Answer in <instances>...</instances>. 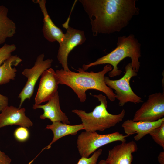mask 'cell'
I'll use <instances>...</instances> for the list:
<instances>
[{"mask_svg":"<svg viewBox=\"0 0 164 164\" xmlns=\"http://www.w3.org/2000/svg\"><path fill=\"white\" fill-rule=\"evenodd\" d=\"M136 0H80L90 20L93 35L119 32L139 13Z\"/></svg>","mask_w":164,"mask_h":164,"instance_id":"1","label":"cell"},{"mask_svg":"<svg viewBox=\"0 0 164 164\" xmlns=\"http://www.w3.org/2000/svg\"><path fill=\"white\" fill-rule=\"evenodd\" d=\"M109 64L105 65L103 70L98 72L85 71L82 68L66 71L63 69L56 71L59 84L65 85L70 88L76 94L80 102H84L86 99V92L88 90H96L104 93L111 101H114L116 96L113 90L108 86L104 82L105 75L112 70Z\"/></svg>","mask_w":164,"mask_h":164,"instance_id":"2","label":"cell"},{"mask_svg":"<svg viewBox=\"0 0 164 164\" xmlns=\"http://www.w3.org/2000/svg\"><path fill=\"white\" fill-rule=\"evenodd\" d=\"M141 57V44L133 34L128 36H124L118 37L117 46L112 51L101 57L94 62L88 64H83L82 69L86 71L91 67L99 65L107 64L113 67L108 72L110 77L119 76L122 72L118 67V64L126 57H130L132 60V67L137 73L139 70Z\"/></svg>","mask_w":164,"mask_h":164,"instance_id":"3","label":"cell"},{"mask_svg":"<svg viewBox=\"0 0 164 164\" xmlns=\"http://www.w3.org/2000/svg\"><path fill=\"white\" fill-rule=\"evenodd\" d=\"M93 96L97 98L100 104L92 112L87 113L85 111L78 109L72 111L80 118L84 130L87 132L103 131L115 126L122 121L125 115L124 109L118 114H111L107 109L108 102L106 96L102 94Z\"/></svg>","mask_w":164,"mask_h":164,"instance_id":"4","label":"cell"},{"mask_svg":"<svg viewBox=\"0 0 164 164\" xmlns=\"http://www.w3.org/2000/svg\"><path fill=\"white\" fill-rule=\"evenodd\" d=\"M128 136L123 135L119 132L106 134H100L96 132H85L80 134L77 138V148L81 157L89 156L100 147L113 142L126 141Z\"/></svg>","mask_w":164,"mask_h":164,"instance_id":"5","label":"cell"},{"mask_svg":"<svg viewBox=\"0 0 164 164\" xmlns=\"http://www.w3.org/2000/svg\"><path fill=\"white\" fill-rule=\"evenodd\" d=\"M125 74L118 80H111L108 77L105 76L104 80L106 84L115 90L116 98L119 101L120 106H123L128 102L135 104L142 102V98L134 92L130 85V79L136 76L137 73L133 69L131 63L125 66Z\"/></svg>","mask_w":164,"mask_h":164,"instance_id":"6","label":"cell"},{"mask_svg":"<svg viewBox=\"0 0 164 164\" xmlns=\"http://www.w3.org/2000/svg\"><path fill=\"white\" fill-rule=\"evenodd\" d=\"M44 53L40 54L37 57L33 66L30 68L25 69L22 72V74L27 78V80L18 96L20 100L19 108L26 100L30 99L39 78L44 71L51 66L53 60L48 59L44 60Z\"/></svg>","mask_w":164,"mask_h":164,"instance_id":"7","label":"cell"},{"mask_svg":"<svg viewBox=\"0 0 164 164\" xmlns=\"http://www.w3.org/2000/svg\"><path fill=\"white\" fill-rule=\"evenodd\" d=\"M164 116V93H155L148 96L147 100L135 112L134 121L153 122Z\"/></svg>","mask_w":164,"mask_h":164,"instance_id":"8","label":"cell"},{"mask_svg":"<svg viewBox=\"0 0 164 164\" xmlns=\"http://www.w3.org/2000/svg\"><path fill=\"white\" fill-rule=\"evenodd\" d=\"M63 39L59 44L57 58L63 69L69 71L68 58L70 52L76 46L82 44L86 39L83 31L67 26Z\"/></svg>","mask_w":164,"mask_h":164,"instance_id":"9","label":"cell"},{"mask_svg":"<svg viewBox=\"0 0 164 164\" xmlns=\"http://www.w3.org/2000/svg\"><path fill=\"white\" fill-rule=\"evenodd\" d=\"M59 84L56 71L53 69L50 68L44 71L41 76L34 105H40L48 101L58 91Z\"/></svg>","mask_w":164,"mask_h":164,"instance_id":"10","label":"cell"},{"mask_svg":"<svg viewBox=\"0 0 164 164\" xmlns=\"http://www.w3.org/2000/svg\"><path fill=\"white\" fill-rule=\"evenodd\" d=\"M138 146L133 141L123 142L108 150L106 164H131L132 153L137 151Z\"/></svg>","mask_w":164,"mask_h":164,"instance_id":"11","label":"cell"},{"mask_svg":"<svg viewBox=\"0 0 164 164\" xmlns=\"http://www.w3.org/2000/svg\"><path fill=\"white\" fill-rule=\"evenodd\" d=\"M32 108L33 109L41 108L43 110V113L40 116L41 119H48L52 122L60 121L67 124L70 123L66 114L61 109L58 91L46 104L42 105L34 104Z\"/></svg>","mask_w":164,"mask_h":164,"instance_id":"12","label":"cell"},{"mask_svg":"<svg viewBox=\"0 0 164 164\" xmlns=\"http://www.w3.org/2000/svg\"><path fill=\"white\" fill-rule=\"evenodd\" d=\"M24 108H17L12 106H7L0 114V128L9 125H17L29 128L33 123L27 117Z\"/></svg>","mask_w":164,"mask_h":164,"instance_id":"13","label":"cell"},{"mask_svg":"<svg viewBox=\"0 0 164 164\" xmlns=\"http://www.w3.org/2000/svg\"><path fill=\"white\" fill-rule=\"evenodd\" d=\"M163 123L164 117L153 122L136 121L127 119L123 122L121 127L125 133L128 136L136 134L134 138L135 140L138 141L149 134L153 129L160 126Z\"/></svg>","mask_w":164,"mask_h":164,"instance_id":"14","label":"cell"},{"mask_svg":"<svg viewBox=\"0 0 164 164\" xmlns=\"http://www.w3.org/2000/svg\"><path fill=\"white\" fill-rule=\"evenodd\" d=\"M33 2L39 4L43 15L42 32L44 38L50 42L57 41L60 43L63 39L64 33L54 24L50 17L46 7V1L36 0Z\"/></svg>","mask_w":164,"mask_h":164,"instance_id":"15","label":"cell"},{"mask_svg":"<svg viewBox=\"0 0 164 164\" xmlns=\"http://www.w3.org/2000/svg\"><path fill=\"white\" fill-rule=\"evenodd\" d=\"M46 129L51 130L52 131L53 137L49 145L43 148L40 153L44 149L51 148L52 144L62 137L68 135H75L77 134L79 131L84 129V127L82 123L70 125L60 121H56L52 122L51 125H47Z\"/></svg>","mask_w":164,"mask_h":164,"instance_id":"16","label":"cell"},{"mask_svg":"<svg viewBox=\"0 0 164 164\" xmlns=\"http://www.w3.org/2000/svg\"><path fill=\"white\" fill-rule=\"evenodd\" d=\"M8 9L0 5V45L4 43L6 39L13 37L16 33V26L7 16Z\"/></svg>","mask_w":164,"mask_h":164,"instance_id":"17","label":"cell"},{"mask_svg":"<svg viewBox=\"0 0 164 164\" xmlns=\"http://www.w3.org/2000/svg\"><path fill=\"white\" fill-rule=\"evenodd\" d=\"M22 60L17 55H12L0 66V85L15 79L17 70L12 66L18 65Z\"/></svg>","mask_w":164,"mask_h":164,"instance_id":"18","label":"cell"},{"mask_svg":"<svg viewBox=\"0 0 164 164\" xmlns=\"http://www.w3.org/2000/svg\"><path fill=\"white\" fill-rule=\"evenodd\" d=\"M154 142L164 149V123L149 133Z\"/></svg>","mask_w":164,"mask_h":164,"instance_id":"19","label":"cell"},{"mask_svg":"<svg viewBox=\"0 0 164 164\" xmlns=\"http://www.w3.org/2000/svg\"><path fill=\"white\" fill-rule=\"evenodd\" d=\"M16 47L14 44H5L0 48V66L11 56V53L15 51Z\"/></svg>","mask_w":164,"mask_h":164,"instance_id":"20","label":"cell"},{"mask_svg":"<svg viewBox=\"0 0 164 164\" xmlns=\"http://www.w3.org/2000/svg\"><path fill=\"white\" fill-rule=\"evenodd\" d=\"M14 135L15 139L19 142L27 141L29 137V132L26 127L20 126L14 131Z\"/></svg>","mask_w":164,"mask_h":164,"instance_id":"21","label":"cell"},{"mask_svg":"<svg viewBox=\"0 0 164 164\" xmlns=\"http://www.w3.org/2000/svg\"><path fill=\"white\" fill-rule=\"evenodd\" d=\"M102 152V149H100L94 152L90 157H81L77 164H97L98 159Z\"/></svg>","mask_w":164,"mask_h":164,"instance_id":"22","label":"cell"},{"mask_svg":"<svg viewBox=\"0 0 164 164\" xmlns=\"http://www.w3.org/2000/svg\"><path fill=\"white\" fill-rule=\"evenodd\" d=\"M12 160L0 150V164H11Z\"/></svg>","mask_w":164,"mask_h":164,"instance_id":"23","label":"cell"},{"mask_svg":"<svg viewBox=\"0 0 164 164\" xmlns=\"http://www.w3.org/2000/svg\"><path fill=\"white\" fill-rule=\"evenodd\" d=\"M8 97L0 94V111L8 106Z\"/></svg>","mask_w":164,"mask_h":164,"instance_id":"24","label":"cell"},{"mask_svg":"<svg viewBox=\"0 0 164 164\" xmlns=\"http://www.w3.org/2000/svg\"><path fill=\"white\" fill-rule=\"evenodd\" d=\"M158 161L160 164H164V151L160 152L158 156Z\"/></svg>","mask_w":164,"mask_h":164,"instance_id":"25","label":"cell"},{"mask_svg":"<svg viewBox=\"0 0 164 164\" xmlns=\"http://www.w3.org/2000/svg\"><path fill=\"white\" fill-rule=\"evenodd\" d=\"M98 164H106L105 160H101L98 163Z\"/></svg>","mask_w":164,"mask_h":164,"instance_id":"26","label":"cell"}]
</instances>
